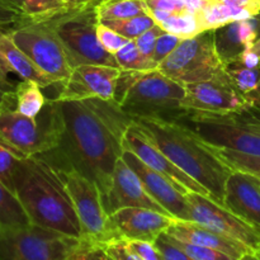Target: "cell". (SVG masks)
Instances as JSON below:
<instances>
[{"mask_svg": "<svg viewBox=\"0 0 260 260\" xmlns=\"http://www.w3.org/2000/svg\"><path fill=\"white\" fill-rule=\"evenodd\" d=\"M101 2H103V0H99V3H101ZM99 3H98V4H99Z\"/></svg>", "mask_w": 260, "mask_h": 260, "instance_id": "cell-53", "label": "cell"}, {"mask_svg": "<svg viewBox=\"0 0 260 260\" xmlns=\"http://www.w3.org/2000/svg\"><path fill=\"white\" fill-rule=\"evenodd\" d=\"M144 3L146 4L147 10H161L168 13L187 10L184 0H144Z\"/></svg>", "mask_w": 260, "mask_h": 260, "instance_id": "cell-43", "label": "cell"}, {"mask_svg": "<svg viewBox=\"0 0 260 260\" xmlns=\"http://www.w3.org/2000/svg\"><path fill=\"white\" fill-rule=\"evenodd\" d=\"M56 170L73 201L83 231L81 240L99 244L108 241V215L104 211L101 189L96 183L75 169L56 168Z\"/></svg>", "mask_w": 260, "mask_h": 260, "instance_id": "cell-11", "label": "cell"}, {"mask_svg": "<svg viewBox=\"0 0 260 260\" xmlns=\"http://www.w3.org/2000/svg\"><path fill=\"white\" fill-rule=\"evenodd\" d=\"M48 99L42 93V88L30 80H22L15 86V109L22 114L36 118L42 112Z\"/></svg>", "mask_w": 260, "mask_h": 260, "instance_id": "cell-27", "label": "cell"}, {"mask_svg": "<svg viewBox=\"0 0 260 260\" xmlns=\"http://www.w3.org/2000/svg\"><path fill=\"white\" fill-rule=\"evenodd\" d=\"M123 149L128 150L132 154L136 155L141 161H144L147 167L154 169L155 172L160 173L167 177L170 182L174 183L179 190L184 194L189 192L202 193V194L211 197L210 193L206 190L203 185L196 182L193 178L185 174L182 169L177 167L159 147L152 142L140 127L132 121L131 126L126 131L123 139Z\"/></svg>", "mask_w": 260, "mask_h": 260, "instance_id": "cell-13", "label": "cell"}, {"mask_svg": "<svg viewBox=\"0 0 260 260\" xmlns=\"http://www.w3.org/2000/svg\"><path fill=\"white\" fill-rule=\"evenodd\" d=\"M99 20H117L149 14L144 0H103L95 7Z\"/></svg>", "mask_w": 260, "mask_h": 260, "instance_id": "cell-28", "label": "cell"}, {"mask_svg": "<svg viewBox=\"0 0 260 260\" xmlns=\"http://www.w3.org/2000/svg\"><path fill=\"white\" fill-rule=\"evenodd\" d=\"M184 99L180 102L182 111L231 112L246 108L249 103L229 79L185 84Z\"/></svg>", "mask_w": 260, "mask_h": 260, "instance_id": "cell-16", "label": "cell"}, {"mask_svg": "<svg viewBox=\"0 0 260 260\" xmlns=\"http://www.w3.org/2000/svg\"><path fill=\"white\" fill-rule=\"evenodd\" d=\"M30 221L17 194L0 180V229H19Z\"/></svg>", "mask_w": 260, "mask_h": 260, "instance_id": "cell-26", "label": "cell"}, {"mask_svg": "<svg viewBox=\"0 0 260 260\" xmlns=\"http://www.w3.org/2000/svg\"><path fill=\"white\" fill-rule=\"evenodd\" d=\"M154 18L156 24H159L167 32L179 36L180 38H192L202 32L198 14L188 10L178 13H168L161 10H147Z\"/></svg>", "mask_w": 260, "mask_h": 260, "instance_id": "cell-23", "label": "cell"}, {"mask_svg": "<svg viewBox=\"0 0 260 260\" xmlns=\"http://www.w3.org/2000/svg\"><path fill=\"white\" fill-rule=\"evenodd\" d=\"M0 68L5 74L14 73L22 80L37 83L41 88L55 85L53 81L13 42L7 30L0 28Z\"/></svg>", "mask_w": 260, "mask_h": 260, "instance_id": "cell-22", "label": "cell"}, {"mask_svg": "<svg viewBox=\"0 0 260 260\" xmlns=\"http://www.w3.org/2000/svg\"><path fill=\"white\" fill-rule=\"evenodd\" d=\"M185 2V9L190 13L198 14L206 5L210 3V0H184Z\"/></svg>", "mask_w": 260, "mask_h": 260, "instance_id": "cell-46", "label": "cell"}, {"mask_svg": "<svg viewBox=\"0 0 260 260\" xmlns=\"http://www.w3.org/2000/svg\"><path fill=\"white\" fill-rule=\"evenodd\" d=\"M215 154L233 170L249 173L260 179V156L244 154V152L235 151L229 149H216L212 147Z\"/></svg>", "mask_w": 260, "mask_h": 260, "instance_id": "cell-31", "label": "cell"}, {"mask_svg": "<svg viewBox=\"0 0 260 260\" xmlns=\"http://www.w3.org/2000/svg\"><path fill=\"white\" fill-rule=\"evenodd\" d=\"M98 0L73 8L50 19L53 30L62 43L73 69L79 65H106L118 68L114 55L107 52L96 35L99 19L95 7Z\"/></svg>", "mask_w": 260, "mask_h": 260, "instance_id": "cell-7", "label": "cell"}, {"mask_svg": "<svg viewBox=\"0 0 260 260\" xmlns=\"http://www.w3.org/2000/svg\"><path fill=\"white\" fill-rule=\"evenodd\" d=\"M170 240L178 246V248L182 249L183 251L188 254L193 260H236L231 258L230 255L225 253H221V251L215 250V249L206 248V246H200L194 245V244L185 243V241L178 240V239L170 236Z\"/></svg>", "mask_w": 260, "mask_h": 260, "instance_id": "cell-34", "label": "cell"}, {"mask_svg": "<svg viewBox=\"0 0 260 260\" xmlns=\"http://www.w3.org/2000/svg\"><path fill=\"white\" fill-rule=\"evenodd\" d=\"M177 220L173 216L142 207H127L108 216L111 239L144 240L154 243Z\"/></svg>", "mask_w": 260, "mask_h": 260, "instance_id": "cell-15", "label": "cell"}, {"mask_svg": "<svg viewBox=\"0 0 260 260\" xmlns=\"http://www.w3.org/2000/svg\"><path fill=\"white\" fill-rule=\"evenodd\" d=\"M164 32L165 30L162 29L159 24H155L154 27L147 29L146 32H144L141 36H139V37L135 40V42H136L137 45V48H139V51L141 52V55L144 56L147 61L154 63L155 66H156V63H155L154 60H152L155 46H156L157 38H159L160 35H162Z\"/></svg>", "mask_w": 260, "mask_h": 260, "instance_id": "cell-36", "label": "cell"}, {"mask_svg": "<svg viewBox=\"0 0 260 260\" xmlns=\"http://www.w3.org/2000/svg\"><path fill=\"white\" fill-rule=\"evenodd\" d=\"M185 88L160 70H121L114 101L129 114L170 117L182 112Z\"/></svg>", "mask_w": 260, "mask_h": 260, "instance_id": "cell-5", "label": "cell"}, {"mask_svg": "<svg viewBox=\"0 0 260 260\" xmlns=\"http://www.w3.org/2000/svg\"><path fill=\"white\" fill-rule=\"evenodd\" d=\"M255 254H256V255H258V256H259V258H260V249H259V250H258V251H256V253H255Z\"/></svg>", "mask_w": 260, "mask_h": 260, "instance_id": "cell-52", "label": "cell"}, {"mask_svg": "<svg viewBox=\"0 0 260 260\" xmlns=\"http://www.w3.org/2000/svg\"><path fill=\"white\" fill-rule=\"evenodd\" d=\"M122 157L129 165V168L139 175L147 193L170 216L177 220L190 221V208L187 194L180 192L179 188L174 183L170 182L162 174L147 167L144 161H141L136 155L132 154L128 150H123Z\"/></svg>", "mask_w": 260, "mask_h": 260, "instance_id": "cell-18", "label": "cell"}, {"mask_svg": "<svg viewBox=\"0 0 260 260\" xmlns=\"http://www.w3.org/2000/svg\"><path fill=\"white\" fill-rule=\"evenodd\" d=\"M215 45L223 62L236 60L260 37V13L249 19L235 20L213 30Z\"/></svg>", "mask_w": 260, "mask_h": 260, "instance_id": "cell-21", "label": "cell"}, {"mask_svg": "<svg viewBox=\"0 0 260 260\" xmlns=\"http://www.w3.org/2000/svg\"><path fill=\"white\" fill-rule=\"evenodd\" d=\"M63 2H65L66 5L70 8H79V7H83V5L88 4V3H90L91 0H63Z\"/></svg>", "mask_w": 260, "mask_h": 260, "instance_id": "cell-47", "label": "cell"}, {"mask_svg": "<svg viewBox=\"0 0 260 260\" xmlns=\"http://www.w3.org/2000/svg\"><path fill=\"white\" fill-rule=\"evenodd\" d=\"M104 25L109 27L111 29L116 30L117 33L122 35L128 40H136L139 36L146 32L151 27L156 24L154 18L150 14L137 15V17L127 18V19H117V20H99Z\"/></svg>", "mask_w": 260, "mask_h": 260, "instance_id": "cell-30", "label": "cell"}, {"mask_svg": "<svg viewBox=\"0 0 260 260\" xmlns=\"http://www.w3.org/2000/svg\"><path fill=\"white\" fill-rule=\"evenodd\" d=\"M190 208V221L197 222L220 235L240 241L254 253L260 249V231L231 212L213 198L202 193L187 194Z\"/></svg>", "mask_w": 260, "mask_h": 260, "instance_id": "cell-12", "label": "cell"}, {"mask_svg": "<svg viewBox=\"0 0 260 260\" xmlns=\"http://www.w3.org/2000/svg\"><path fill=\"white\" fill-rule=\"evenodd\" d=\"M73 256L78 260H113L102 244L88 240L80 241V245L74 251Z\"/></svg>", "mask_w": 260, "mask_h": 260, "instance_id": "cell-38", "label": "cell"}, {"mask_svg": "<svg viewBox=\"0 0 260 260\" xmlns=\"http://www.w3.org/2000/svg\"><path fill=\"white\" fill-rule=\"evenodd\" d=\"M157 70L183 84L229 79L226 63L218 55L213 30L185 38L162 61Z\"/></svg>", "mask_w": 260, "mask_h": 260, "instance_id": "cell-8", "label": "cell"}, {"mask_svg": "<svg viewBox=\"0 0 260 260\" xmlns=\"http://www.w3.org/2000/svg\"><path fill=\"white\" fill-rule=\"evenodd\" d=\"M182 40L183 38H180L179 36L173 35V33L167 32V30L162 35H160V37L156 41V46H155L154 56H152V60L156 63L157 68L178 47Z\"/></svg>", "mask_w": 260, "mask_h": 260, "instance_id": "cell-37", "label": "cell"}, {"mask_svg": "<svg viewBox=\"0 0 260 260\" xmlns=\"http://www.w3.org/2000/svg\"><path fill=\"white\" fill-rule=\"evenodd\" d=\"M62 117L57 147L40 154L58 169H75L96 183L101 196L112 183L132 118L116 101H56Z\"/></svg>", "mask_w": 260, "mask_h": 260, "instance_id": "cell-1", "label": "cell"}, {"mask_svg": "<svg viewBox=\"0 0 260 260\" xmlns=\"http://www.w3.org/2000/svg\"><path fill=\"white\" fill-rule=\"evenodd\" d=\"M251 50H253L254 52H255L256 55H258V57L260 58V37L255 41V43H254V45L251 46Z\"/></svg>", "mask_w": 260, "mask_h": 260, "instance_id": "cell-49", "label": "cell"}, {"mask_svg": "<svg viewBox=\"0 0 260 260\" xmlns=\"http://www.w3.org/2000/svg\"><path fill=\"white\" fill-rule=\"evenodd\" d=\"M124 240V239H123ZM127 246L141 260H164L155 243L144 240H124Z\"/></svg>", "mask_w": 260, "mask_h": 260, "instance_id": "cell-40", "label": "cell"}, {"mask_svg": "<svg viewBox=\"0 0 260 260\" xmlns=\"http://www.w3.org/2000/svg\"><path fill=\"white\" fill-rule=\"evenodd\" d=\"M189 127L203 142L260 156V107L249 106L231 112L182 111L170 116Z\"/></svg>", "mask_w": 260, "mask_h": 260, "instance_id": "cell-4", "label": "cell"}, {"mask_svg": "<svg viewBox=\"0 0 260 260\" xmlns=\"http://www.w3.org/2000/svg\"><path fill=\"white\" fill-rule=\"evenodd\" d=\"M22 157L0 142V180L14 192V172Z\"/></svg>", "mask_w": 260, "mask_h": 260, "instance_id": "cell-33", "label": "cell"}, {"mask_svg": "<svg viewBox=\"0 0 260 260\" xmlns=\"http://www.w3.org/2000/svg\"><path fill=\"white\" fill-rule=\"evenodd\" d=\"M223 206L260 231L259 178L240 170H233L226 180Z\"/></svg>", "mask_w": 260, "mask_h": 260, "instance_id": "cell-19", "label": "cell"}, {"mask_svg": "<svg viewBox=\"0 0 260 260\" xmlns=\"http://www.w3.org/2000/svg\"><path fill=\"white\" fill-rule=\"evenodd\" d=\"M118 68L121 70H131V71H150L156 70V66L152 62L147 61L141 52L137 48L135 40L128 41L118 52L114 53Z\"/></svg>", "mask_w": 260, "mask_h": 260, "instance_id": "cell-32", "label": "cell"}, {"mask_svg": "<svg viewBox=\"0 0 260 260\" xmlns=\"http://www.w3.org/2000/svg\"><path fill=\"white\" fill-rule=\"evenodd\" d=\"M2 2H4L5 4L10 5L12 8H14V9L19 10L20 13H22V5H23V0H2Z\"/></svg>", "mask_w": 260, "mask_h": 260, "instance_id": "cell-48", "label": "cell"}, {"mask_svg": "<svg viewBox=\"0 0 260 260\" xmlns=\"http://www.w3.org/2000/svg\"><path fill=\"white\" fill-rule=\"evenodd\" d=\"M102 245L113 260H141L127 246L123 239H111Z\"/></svg>", "mask_w": 260, "mask_h": 260, "instance_id": "cell-41", "label": "cell"}, {"mask_svg": "<svg viewBox=\"0 0 260 260\" xmlns=\"http://www.w3.org/2000/svg\"><path fill=\"white\" fill-rule=\"evenodd\" d=\"M66 260H78V259H75V258H74V256H73V254H71V255L69 256V258L66 259Z\"/></svg>", "mask_w": 260, "mask_h": 260, "instance_id": "cell-51", "label": "cell"}, {"mask_svg": "<svg viewBox=\"0 0 260 260\" xmlns=\"http://www.w3.org/2000/svg\"><path fill=\"white\" fill-rule=\"evenodd\" d=\"M14 193L32 225L83 239L73 201L47 160L40 155L20 159L14 172Z\"/></svg>", "mask_w": 260, "mask_h": 260, "instance_id": "cell-3", "label": "cell"}, {"mask_svg": "<svg viewBox=\"0 0 260 260\" xmlns=\"http://www.w3.org/2000/svg\"><path fill=\"white\" fill-rule=\"evenodd\" d=\"M259 107H260V102H259Z\"/></svg>", "mask_w": 260, "mask_h": 260, "instance_id": "cell-54", "label": "cell"}, {"mask_svg": "<svg viewBox=\"0 0 260 260\" xmlns=\"http://www.w3.org/2000/svg\"><path fill=\"white\" fill-rule=\"evenodd\" d=\"M131 118L179 169L203 185L211 198L223 205L226 180L233 169L215 154L210 145L189 127L170 117L136 114Z\"/></svg>", "mask_w": 260, "mask_h": 260, "instance_id": "cell-2", "label": "cell"}, {"mask_svg": "<svg viewBox=\"0 0 260 260\" xmlns=\"http://www.w3.org/2000/svg\"><path fill=\"white\" fill-rule=\"evenodd\" d=\"M73 8L63 0H23L22 14L25 19L42 22L63 14Z\"/></svg>", "mask_w": 260, "mask_h": 260, "instance_id": "cell-29", "label": "cell"}, {"mask_svg": "<svg viewBox=\"0 0 260 260\" xmlns=\"http://www.w3.org/2000/svg\"><path fill=\"white\" fill-rule=\"evenodd\" d=\"M239 260H260V258L258 255H256L255 253H249V254H246V255H244L243 258L239 259Z\"/></svg>", "mask_w": 260, "mask_h": 260, "instance_id": "cell-50", "label": "cell"}, {"mask_svg": "<svg viewBox=\"0 0 260 260\" xmlns=\"http://www.w3.org/2000/svg\"><path fill=\"white\" fill-rule=\"evenodd\" d=\"M121 69L106 65H79L71 71L53 101H83L101 98L113 101Z\"/></svg>", "mask_w": 260, "mask_h": 260, "instance_id": "cell-14", "label": "cell"}, {"mask_svg": "<svg viewBox=\"0 0 260 260\" xmlns=\"http://www.w3.org/2000/svg\"><path fill=\"white\" fill-rule=\"evenodd\" d=\"M23 19V14L19 10L14 9L10 5L5 4L4 2L0 0V28H7L15 25Z\"/></svg>", "mask_w": 260, "mask_h": 260, "instance_id": "cell-44", "label": "cell"}, {"mask_svg": "<svg viewBox=\"0 0 260 260\" xmlns=\"http://www.w3.org/2000/svg\"><path fill=\"white\" fill-rule=\"evenodd\" d=\"M62 129V117L53 99H48L36 118L24 116L15 108L0 111V142L22 159L57 147Z\"/></svg>", "mask_w": 260, "mask_h": 260, "instance_id": "cell-6", "label": "cell"}, {"mask_svg": "<svg viewBox=\"0 0 260 260\" xmlns=\"http://www.w3.org/2000/svg\"><path fill=\"white\" fill-rule=\"evenodd\" d=\"M104 211L112 215L121 208L142 207L169 215L145 189L139 175L129 168L123 157L117 161L112 183L107 193L102 196Z\"/></svg>", "mask_w": 260, "mask_h": 260, "instance_id": "cell-17", "label": "cell"}, {"mask_svg": "<svg viewBox=\"0 0 260 260\" xmlns=\"http://www.w3.org/2000/svg\"><path fill=\"white\" fill-rule=\"evenodd\" d=\"M15 86L17 84L9 81L8 74H5L0 68V111L15 108Z\"/></svg>", "mask_w": 260, "mask_h": 260, "instance_id": "cell-42", "label": "cell"}, {"mask_svg": "<svg viewBox=\"0 0 260 260\" xmlns=\"http://www.w3.org/2000/svg\"><path fill=\"white\" fill-rule=\"evenodd\" d=\"M96 35H98V40L101 42V45L103 46L104 50L107 52L112 53V55L118 52L128 41H131L128 38L123 37L122 35H119V33H117L116 30L111 29L109 27L104 25L101 22H99L98 28H96Z\"/></svg>", "mask_w": 260, "mask_h": 260, "instance_id": "cell-35", "label": "cell"}, {"mask_svg": "<svg viewBox=\"0 0 260 260\" xmlns=\"http://www.w3.org/2000/svg\"><path fill=\"white\" fill-rule=\"evenodd\" d=\"M210 2L220 3V4L229 5V7L248 10L254 17L260 13V0H210Z\"/></svg>", "mask_w": 260, "mask_h": 260, "instance_id": "cell-45", "label": "cell"}, {"mask_svg": "<svg viewBox=\"0 0 260 260\" xmlns=\"http://www.w3.org/2000/svg\"><path fill=\"white\" fill-rule=\"evenodd\" d=\"M167 234L178 240L185 241V243L215 249L221 253L228 254L236 260L241 259L246 254L254 253L245 244L220 235V234L215 233L200 223L193 222V221L175 220L173 225L168 229Z\"/></svg>", "mask_w": 260, "mask_h": 260, "instance_id": "cell-20", "label": "cell"}, {"mask_svg": "<svg viewBox=\"0 0 260 260\" xmlns=\"http://www.w3.org/2000/svg\"><path fill=\"white\" fill-rule=\"evenodd\" d=\"M154 243L155 245H156V248L159 249L160 253H161L162 259L164 260H193L185 251H183L182 249L178 248V246L170 240L169 235H168L167 233L161 234Z\"/></svg>", "mask_w": 260, "mask_h": 260, "instance_id": "cell-39", "label": "cell"}, {"mask_svg": "<svg viewBox=\"0 0 260 260\" xmlns=\"http://www.w3.org/2000/svg\"><path fill=\"white\" fill-rule=\"evenodd\" d=\"M13 42L53 81L55 85L65 83L73 66L62 43L53 30L50 20L35 22L23 19L7 30Z\"/></svg>", "mask_w": 260, "mask_h": 260, "instance_id": "cell-9", "label": "cell"}, {"mask_svg": "<svg viewBox=\"0 0 260 260\" xmlns=\"http://www.w3.org/2000/svg\"><path fill=\"white\" fill-rule=\"evenodd\" d=\"M80 239L36 225L0 229V260H66Z\"/></svg>", "mask_w": 260, "mask_h": 260, "instance_id": "cell-10", "label": "cell"}, {"mask_svg": "<svg viewBox=\"0 0 260 260\" xmlns=\"http://www.w3.org/2000/svg\"><path fill=\"white\" fill-rule=\"evenodd\" d=\"M230 80L236 90L253 106H259L260 102V65L248 68L238 61L226 63Z\"/></svg>", "mask_w": 260, "mask_h": 260, "instance_id": "cell-24", "label": "cell"}, {"mask_svg": "<svg viewBox=\"0 0 260 260\" xmlns=\"http://www.w3.org/2000/svg\"><path fill=\"white\" fill-rule=\"evenodd\" d=\"M253 17L254 15L248 10L229 7V5L215 2H210L198 13V19H200L202 32L215 30L222 25L235 22V20H244Z\"/></svg>", "mask_w": 260, "mask_h": 260, "instance_id": "cell-25", "label": "cell"}]
</instances>
